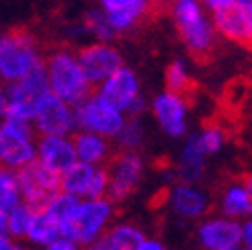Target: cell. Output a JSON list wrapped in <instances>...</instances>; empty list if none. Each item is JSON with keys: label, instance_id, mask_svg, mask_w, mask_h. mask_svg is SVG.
Here are the masks:
<instances>
[{"label": "cell", "instance_id": "obj_8", "mask_svg": "<svg viewBox=\"0 0 252 250\" xmlns=\"http://www.w3.org/2000/svg\"><path fill=\"white\" fill-rule=\"evenodd\" d=\"M107 170V199L111 203L125 201L142 183L146 162L140 152H117L105 164Z\"/></svg>", "mask_w": 252, "mask_h": 250}, {"label": "cell", "instance_id": "obj_38", "mask_svg": "<svg viewBox=\"0 0 252 250\" xmlns=\"http://www.w3.org/2000/svg\"><path fill=\"white\" fill-rule=\"evenodd\" d=\"M4 119V101H0V121Z\"/></svg>", "mask_w": 252, "mask_h": 250}, {"label": "cell", "instance_id": "obj_35", "mask_svg": "<svg viewBox=\"0 0 252 250\" xmlns=\"http://www.w3.org/2000/svg\"><path fill=\"white\" fill-rule=\"evenodd\" d=\"M6 232V214L2 209H0V234Z\"/></svg>", "mask_w": 252, "mask_h": 250}, {"label": "cell", "instance_id": "obj_28", "mask_svg": "<svg viewBox=\"0 0 252 250\" xmlns=\"http://www.w3.org/2000/svg\"><path fill=\"white\" fill-rule=\"evenodd\" d=\"M195 137H197V144L201 148V152H203L205 156H213V154L221 152V150L225 148V144H228V131L218 123L205 125L203 129L195 133Z\"/></svg>", "mask_w": 252, "mask_h": 250}, {"label": "cell", "instance_id": "obj_25", "mask_svg": "<svg viewBox=\"0 0 252 250\" xmlns=\"http://www.w3.org/2000/svg\"><path fill=\"white\" fill-rule=\"evenodd\" d=\"M191 89H193V74L189 62L185 58L172 60L164 72V91L187 96V93Z\"/></svg>", "mask_w": 252, "mask_h": 250}, {"label": "cell", "instance_id": "obj_36", "mask_svg": "<svg viewBox=\"0 0 252 250\" xmlns=\"http://www.w3.org/2000/svg\"><path fill=\"white\" fill-rule=\"evenodd\" d=\"M148 2H150V6H152V4H156V6H170L172 0H148Z\"/></svg>", "mask_w": 252, "mask_h": 250}, {"label": "cell", "instance_id": "obj_4", "mask_svg": "<svg viewBox=\"0 0 252 250\" xmlns=\"http://www.w3.org/2000/svg\"><path fill=\"white\" fill-rule=\"evenodd\" d=\"M113 203L109 199H80L72 214L60 223V238L74 244H93L109 228Z\"/></svg>", "mask_w": 252, "mask_h": 250}, {"label": "cell", "instance_id": "obj_7", "mask_svg": "<svg viewBox=\"0 0 252 250\" xmlns=\"http://www.w3.org/2000/svg\"><path fill=\"white\" fill-rule=\"evenodd\" d=\"M17 183L21 203H25L31 211L47 209V205L62 193L60 174L45 168L37 160L17 170Z\"/></svg>", "mask_w": 252, "mask_h": 250}, {"label": "cell", "instance_id": "obj_40", "mask_svg": "<svg viewBox=\"0 0 252 250\" xmlns=\"http://www.w3.org/2000/svg\"><path fill=\"white\" fill-rule=\"evenodd\" d=\"M232 250H238V248H232Z\"/></svg>", "mask_w": 252, "mask_h": 250}, {"label": "cell", "instance_id": "obj_23", "mask_svg": "<svg viewBox=\"0 0 252 250\" xmlns=\"http://www.w3.org/2000/svg\"><path fill=\"white\" fill-rule=\"evenodd\" d=\"M94 172H96V166L84 164V162L72 164L64 174H60L62 193H68L78 199H86L88 191H91L93 179H94Z\"/></svg>", "mask_w": 252, "mask_h": 250}, {"label": "cell", "instance_id": "obj_26", "mask_svg": "<svg viewBox=\"0 0 252 250\" xmlns=\"http://www.w3.org/2000/svg\"><path fill=\"white\" fill-rule=\"evenodd\" d=\"M25 236L37 244H52L60 238V226L45 209L33 211V218L29 221V228H27V234Z\"/></svg>", "mask_w": 252, "mask_h": 250}, {"label": "cell", "instance_id": "obj_3", "mask_svg": "<svg viewBox=\"0 0 252 250\" xmlns=\"http://www.w3.org/2000/svg\"><path fill=\"white\" fill-rule=\"evenodd\" d=\"M43 66L37 39L27 31H0V80L10 84Z\"/></svg>", "mask_w": 252, "mask_h": 250}, {"label": "cell", "instance_id": "obj_39", "mask_svg": "<svg viewBox=\"0 0 252 250\" xmlns=\"http://www.w3.org/2000/svg\"><path fill=\"white\" fill-rule=\"evenodd\" d=\"M15 250H25V248H15Z\"/></svg>", "mask_w": 252, "mask_h": 250}, {"label": "cell", "instance_id": "obj_6", "mask_svg": "<svg viewBox=\"0 0 252 250\" xmlns=\"http://www.w3.org/2000/svg\"><path fill=\"white\" fill-rule=\"evenodd\" d=\"M37 133L27 121L4 117L0 121V166L21 170L35 160Z\"/></svg>", "mask_w": 252, "mask_h": 250}, {"label": "cell", "instance_id": "obj_1", "mask_svg": "<svg viewBox=\"0 0 252 250\" xmlns=\"http://www.w3.org/2000/svg\"><path fill=\"white\" fill-rule=\"evenodd\" d=\"M43 72L52 96L72 107H76L86 96L93 94V86L82 74L76 52L70 47H60L43 58Z\"/></svg>", "mask_w": 252, "mask_h": 250}, {"label": "cell", "instance_id": "obj_19", "mask_svg": "<svg viewBox=\"0 0 252 250\" xmlns=\"http://www.w3.org/2000/svg\"><path fill=\"white\" fill-rule=\"evenodd\" d=\"M218 207L221 211V218L228 219H244L252 211V191H250V181L246 179H236L230 181L221 189Z\"/></svg>", "mask_w": 252, "mask_h": 250}, {"label": "cell", "instance_id": "obj_14", "mask_svg": "<svg viewBox=\"0 0 252 250\" xmlns=\"http://www.w3.org/2000/svg\"><path fill=\"white\" fill-rule=\"evenodd\" d=\"M31 125L37 135H72L76 131L74 107L49 94Z\"/></svg>", "mask_w": 252, "mask_h": 250}, {"label": "cell", "instance_id": "obj_34", "mask_svg": "<svg viewBox=\"0 0 252 250\" xmlns=\"http://www.w3.org/2000/svg\"><path fill=\"white\" fill-rule=\"evenodd\" d=\"M0 250H15V246H12V242L6 238L4 234H0Z\"/></svg>", "mask_w": 252, "mask_h": 250}, {"label": "cell", "instance_id": "obj_16", "mask_svg": "<svg viewBox=\"0 0 252 250\" xmlns=\"http://www.w3.org/2000/svg\"><path fill=\"white\" fill-rule=\"evenodd\" d=\"M98 8L107 17L115 35H127L137 29L148 10V0H98Z\"/></svg>", "mask_w": 252, "mask_h": 250}, {"label": "cell", "instance_id": "obj_18", "mask_svg": "<svg viewBox=\"0 0 252 250\" xmlns=\"http://www.w3.org/2000/svg\"><path fill=\"white\" fill-rule=\"evenodd\" d=\"M166 201L176 216L189 218V219L205 218L211 209L209 195L203 189H199L197 185L176 183L166 193Z\"/></svg>", "mask_w": 252, "mask_h": 250}, {"label": "cell", "instance_id": "obj_29", "mask_svg": "<svg viewBox=\"0 0 252 250\" xmlns=\"http://www.w3.org/2000/svg\"><path fill=\"white\" fill-rule=\"evenodd\" d=\"M19 203H21V195H19L17 172L0 166V209L8 214Z\"/></svg>", "mask_w": 252, "mask_h": 250}, {"label": "cell", "instance_id": "obj_27", "mask_svg": "<svg viewBox=\"0 0 252 250\" xmlns=\"http://www.w3.org/2000/svg\"><path fill=\"white\" fill-rule=\"evenodd\" d=\"M82 25L88 31L91 41H98V43H113L115 41V31L111 29V25L107 21V17L103 15V10L98 6H93L84 12L82 17Z\"/></svg>", "mask_w": 252, "mask_h": 250}, {"label": "cell", "instance_id": "obj_11", "mask_svg": "<svg viewBox=\"0 0 252 250\" xmlns=\"http://www.w3.org/2000/svg\"><path fill=\"white\" fill-rule=\"evenodd\" d=\"M76 60L82 68V74L86 76L88 84L98 86L105 82L111 74H115L121 66H125L123 54L113 43H98L88 41L76 49Z\"/></svg>", "mask_w": 252, "mask_h": 250}, {"label": "cell", "instance_id": "obj_15", "mask_svg": "<svg viewBox=\"0 0 252 250\" xmlns=\"http://www.w3.org/2000/svg\"><path fill=\"white\" fill-rule=\"evenodd\" d=\"M35 160L49 170L64 174L78 162L72 135H39L35 142Z\"/></svg>", "mask_w": 252, "mask_h": 250}, {"label": "cell", "instance_id": "obj_22", "mask_svg": "<svg viewBox=\"0 0 252 250\" xmlns=\"http://www.w3.org/2000/svg\"><path fill=\"white\" fill-rule=\"evenodd\" d=\"M142 242L144 234L140 230L127 226V223H121V226L107 228L91 244V250H137Z\"/></svg>", "mask_w": 252, "mask_h": 250}, {"label": "cell", "instance_id": "obj_13", "mask_svg": "<svg viewBox=\"0 0 252 250\" xmlns=\"http://www.w3.org/2000/svg\"><path fill=\"white\" fill-rule=\"evenodd\" d=\"M211 25L216 35L238 45L252 41V0H238L236 4L221 12L211 15Z\"/></svg>", "mask_w": 252, "mask_h": 250}, {"label": "cell", "instance_id": "obj_21", "mask_svg": "<svg viewBox=\"0 0 252 250\" xmlns=\"http://www.w3.org/2000/svg\"><path fill=\"white\" fill-rule=\"evenodd\" d=\"M72 144H74V152H76V160L91 166H105L109 158L113 156V142L94 133L74 131Z\"/></svg>", "mask_w": 252, "mask_h": 250}, {"label": "cell", "instance_id": "obj_32", "mask_svg": "<svg viewBox=\"0 0 252 250\" xmlns=\"http://www.w3.org/2000/svg\"><path fill=\"white\" fill-rule=\"evenodd\" d=\"M47 250H78V248H76V244L66 240V238H58L56 242L47 244Z\"/></svg>", "mask_w": 252, "mask_h": 250}, {"label": "cell", "instance_id": "obj_24", "mask_svg": "<svg viewBox=\"0 0 252 250\" xmlns=\"http://www.w3.org/2000/svg\"><path fill=\"white\" fill-rule=\"evenodd\" d=\"M146 137H148L146 121L140 117H127L121 131L115 137V144L119 152H140L146 144Z\"/></svg>", "mask_w": 252, "mask_h": 250}, {"label": "cell", "instance_id": "obj_5", "mask_svg": "<svg viewBox=\"0 0 252 250\" xmlns=\"http://www.w3.org/2000/svg\"><path fill=\"white\" fill-rule=\"evenodd\" d=\"M52 94L45 80L43 66L29 72L10 84H4V117L33 123L37 111L41 109L45 98Z\"/></svg>", "mask_w": 252, "mask_h": 250}, {"label": "cell", "instance_id": "obj_30", "mask_svg": "<svg viewBox=\"0 0 252 250\" xmlns=\"http://www.w3.org/2000/svg\"><path fill=\"white\" fill-rule=\"evenodd\" d=\"M31 218H33V211L25 203L15 205L6 214V232H10L12 236H17V238H23V236L27 234Z\"/></svg>", "mask_w": 252, "mask_h": 250}, {"label": "cell", "instance_id": "obj_9", "mask_svg": "<svg viewBox=\"0 0 252 250\" xmlns=\"http://www.w3.org/2000/svg\"><path fill=\"white\" fill-rule=\"evenodd\" d=\"M125 117L119 111L111 109L105 105L100 98L94 94L86 96L82 103L74 107V123H76V131H86V133H94L100 135L105 140H115L117 133L121 131Z\"/></svg>", "mask_w": 252, "mask_h": 250}, {"label": "cell", "instance_id": "obj_10", "mask_svg": "<svg viewBox=\"0 0 252 250\" xmlns=\"http://www.w3.org/2000/svg\"><path fill=\"white\" fill-rule=\"evenodd\" d=\"M150 113L158 123L160 131L172 137V140H183L189 135V115L191 107L185 94H174L168 91H160L150 101Z\"/></svg>", "mask_w": 252, "mask_h": 250}, {"label": "cell", "instance_id": "obj_12", "mask_svg": "<svg viewBox=\"0 0 252 250\" xmlns=\"http://www.w3.org/2000/svg\"><path fill=\"white\" fill-rule=\"evenodd\" d=\"M93 94L96 98H100L105 105H109L111 109H115L125 115L135 98H140L144 94L140 74L131 66H121L115 74H111L105 82L94 86Z\"/></svg>", "mask_w": 252, "mask_h": 250}, {"label": "cell", "instance_id": "obj_2", "mask_svg": "<svg viewBox=\"0 0 252 250\" xmlns=\"http://www.w3.org/2000/svg\"><path fill=\"white\" fill-rule=\"evenodd\" d=\"M170 19L189 54L201 58L216 47L218 35L201 0H172Z\"/></svg>", "mask_w": 252, "mask_h": 250}, {"label": "cell", "instance_id": "obj_20", "mask_svg": "<svg viewBox=\"0 0 252 250\" xmlns=\"http://www.w3.org/2000/svg\"><path fill=\"white\" fill-rule=\"evenodd\" d=\"M205 158L207 156L201 152L195 133H189L185 137V144L181 148V154H179L176 168H174V177L179 179V183L197 185L205 172Z\"/></svg>", "mask_w": 252, "mask_h": 250}, {"label": "cell", "instance_id": "obj_17", "mask_svg": "<svg viewBox=\"0 0 252 250\" xmlns=\"http://www.w3.org/2000/svg\"><path fill=\"white\" fill-rule=\"evenodd\" d=\"M199 240L207 250H232L242 242V223L221 216H209L199 226Z\"/></svg>", "mask_w": 252, "mask_h": 250}, {"label": "cell", "instance_id": "obj_37", "mask_svg": "<svg viewBox=\"0 0 252 250\" xmlns=\"http://www.w3.org/2000/svg\"><path fill=\"white\" fill-rule=\"evenodd\" d=\"M0 101H4V82L0 80Z\"/></svg>", "mask_w": 252, "mask_h": 250}, {"label": "cell", "instance_id": "obj_33", "mask_svg": "<svg viewBox=\"0 0 252 250\" xmlns=\"http://www.w3.org/2000/svg\"><path fill=\"white\" fill-rule=\"evenodd\" d=\"M137 250H162V246H160L158 242H152V240H150V242H148V240H144V242H142V246L137 248Z\"/></svg>", "mask_w": 252, "mask_h": 250}, {"label": "cell", "instance_id": "obj_31", "mask_svg": "<svg viewBox=\"0 0 252 250\" xmlns=\"http://www.w3.org/2000/svg\"><path fill=\"white\" fill-rule=\"evenodd\" d=\"M66 37H68V39H72V41H76L78 47L91 41V37H88V31H86V27L82 25V21L68 25V27H66Z\"/></svg>", "mask_w": 252, "mask_h": 250}]
</instances>
